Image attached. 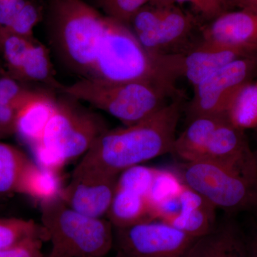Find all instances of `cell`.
Returning <instances> with one entry per match:
<instances>
[{
	"label": "cell",
	"instance_id": "6da1fadb",
	"mask_svg": "<svg viewBox=\"0 0 257 257\" xmlns=\"http://www.w3.org/2000/svg\"><path fill=\"white\" fill-rule=\"evenodd\" d=\"M183 106L184 96H179L136 124L107 128L83 156L72 177H118L130 167L171 153Z\"/></svg>",
	"mask_w": 257,
	"mask_h": 257
},
{
	"label": "cell",
	"instance_id": "7a4b0ae2",
	"mask_svg": "<svg viewBox=\"0 0 257 257\" xmlns=\"http://www.w3.org/2000/svg\"><path fill=\"white\" fill-rule=\"evenodd\" d=\"M87 78L112 82H150L178 89L169 55L148 52L130 27L108 17Z\"/></svg>",
	"mask_w": 257,
	"mask_h": 257
},
{
	"label": "cell",
	"instance_id": "3957f363",
	"mask_svg": "<svg viewBox=\"0 0 257 257\" xmlns=\"http://www.w3.org/2000/svg\"><path fill=\"white\" fill-rule=\"evenodd\" d=\"M61 92L114 116L124 126L150 117L170 101L183 96L179 89L150 82H112L83 78Z\"/></svg>",
	"mask_w": 257,
	"mask_h": 257
},
{
	"label": "cell",
	"instance_id": "277c9868",
	"mask_svg": "<svg viewBox=\"0 0 257 257\" xmlns=\"http://www.w3.org/2000/svg\"><path fill=\"white\" fill-rule=\"evenodd\" d=\"M105 22L82 0H53L52 43L64 63L84 78L92 72Z\"/></svg>",
	"mask_w": 257,
	"mask_h": 257
},
{
	"label": "cell",
	"instance_id": "5b68a950",
	"mask_svg": "<svg viewBox=\"0 0 257 257\" xmlns=\"http://www.w3.org/2000/svg\"><path fill=\"white\" fill-rule=\"evenodd\" d=\"M42 225L57 257H106L114 246V227L106 219L84 215L56 199L42 204Z\"/></svg>",
	"mask_w": 257,
	"mask_h": 257
},
{
	"label": "cell",
	"instance_id": "8992f818",
	"mask_svg": "<svg viewBox=\"0 0 257 257\" xmlns=\"http://www.w3.org/2000/svg\"><path fill=\"white\" fill-rule=\"evenodd\" d=\"M180 175L184 185L229 215L257 211V175L207 161L183 162Z\"/></svg>",
	"mask_w": 257,
	"mask_h": 257
},
{
	"label": "cell",
	"instance_id": "52a82bcc",
	"mask_svg": "<svg viewBox=\"0 0 257 257\" xmlns=\"http://www.w3.org/2000/svg\"><path fill=\"white\" fill-rule=\"evenodd\" d=\"M67 97L69 99H57L41 143L69 162L84 156L96 139L108 128L100 116L80 107L74 103L75 99Z\"/></svg>",
	"mask_w": 257,
	"mask_h": 257
},
{
	"label": "cell",
	"instance_id": "ba28073f",
	"mask_svg": "<svg viewBox=\"0 0 257 257\" xmlns=\"http://www.w3.org/2000/svg\"><path fill=\"white\" fill-rule=\"evenodd\" d=\"M256 74L257 53L237 59L216 71L194 87V95L185 108L187 122L200 116H226L234 96Z\"/></svg>",
	"mask_w": 257,
	"mask_h": 257
},
{
	"label": "cell",
	"instance_id": "9c48e42d",
	"mask_svg": "<svg viewBox=\"0 0 257 257\" xmlns=\"http://www.w3.org/2000/svg\"><path fill=\"white\" fill-rule=\"evenodd\" d=\"M196 238L162 221L114 228V245L133 257H187Z\"/></svg>",
	"mask_w": 257,
	"mask_h": 257
},
{
	"label": "cell",
	"instance_id": "30bf717a",
	"mask_svg": "<svg viewBox=\"0 0 257 257\" xmlns=\"http://www.w3.org/2000/svg\"><path fill=\"white\" fill-rule=\"evenodd\" d=\"M256 53L257 49L221 46L200 38L187 50L172 56L177 79L183 77L194 87L230 62Z\"/></svg>",
	"mask_w": 257,
	"mask_h": 257
},
{
	"label": "cell",
	"instance_id": "8fae6325",
	"mask_svg": "<svg viewBox=\"0 0 257 257\" xmlns=\"http://www.w3.org/2000/svg\"><path fill=\"white\" fill-rule=\"evenodd\" d=\"M197 25V19L194 15L174 5L167 8L156 26L135 36L145 49L152 54L179 53L199 40L189 41Z\"/></svg>",
	"mask_w": 257,
	"mask_h": 257
},
{
	"label": "cell",
	"instance_id": "7c38bea8",
	"mask_svg": "<svg viewBox=\"0 0 257 257\" xmlns=\"http://www.w3.org/2000/svg\"><path fill=\"white\" fill-rule=\"evenodd\" d=\"M221 166L250 175H257V167L244 130L229 119L219 126L206 145L202 158Z\"/></svg>",
	"mask_w": 257,
	"mask_h": 257
},
{
	"label": "cell",
	"instance_id": "4fadbf2b",
	"mask_svg": "<svg viewBox=\"0 0 257 257\" xmlns=\"http://www.w3.org/2000/svg\"><path fill=\"white\" fill-rule=\"evenodd\" d=\"M118 177H72L70 183L62 191L61 199L71 209L84 215L102 218L110 207Z\"/></svg>",
	"mask_w": 257,
	"mask_h": 257
},
{
	"label": "cell",
	"instance_id": "5bb4252c",
	"mask_svg": "<svg viewBox=\"0 0 257 257\" xmlns=\"http://www.w3.org/2000/svg\"><path fill=\"white\" fill-rule=\"evenodd\" d=\"M200 38L221 46L257 49V12L229 10L201 27Z\"/></svg>",
	"mask_w": 257,
	"mask_h": 257
},
{
	"label": "cell",
	"instance_id": "9a60e30c",
	"mask_svg": "<svg viewBox=\"0 0 257 257\" xmlns=\"http://www.w3.org/2000/svg\"><path fill=\"white\" fill-rule=\"evenodd\" d=\"M187 257H251L247 235L232 219L216 222L210 232L198 238Z\"/></svg>",
	"mask_w": 257,
	"mask_h": 257
},
{
	"label": "cell",
	"instance_id": "2e32d148",
	"mask_svg": "<svg viewBox=\"0 0 257 257\" xmlns=\"http://www.w3.org/2000/svg\"><path fill=\"white\" fill-rule=\"evenodd\" d=\"M178 200L179 211L166 223L196 239L210 232L216 224V208L185 185Z\"/></svg>",
	"mask_w": 257,
	"mask_h": 257
},
{
	"label": "cell",
	"instance_id": "e0dca14e",
	"mask_svg": "<svg viewBox=\"0 0 257 257\" xmlns=\"http://www.w3.org/2000/svg\"><path fill=\"white\" fill-rule=\"evenodd\" d=\"M56 104L57 99L50 94L32 90L19 108L15 133L30 147L41 142Z\"/></svg>",
	"mask_w": 257,
	"mask_h": 257
},
{
	"label": "cell",
	"instance_id": "ac0fdd59",
	"mask_svg": "<svg viewBox=\"0 0 257 257\" xmlns=\"http://www.w3.org/2000/svg\"><path fill=\"white\" fill-rule=\"evenodd\" d=\"M227 119L225 116H206L191 120L185 130L176 138L170 154L183 162L201 160L211 135Z\"/></svg>",
	"mask_w": 257,
	"mask_h": 257
},
{
	"label": "cell",
	"instance_id": "d6986e66",
	"mask_svg": "<svg viewBox=\"0 0 257 257\" xmlns=\"http://www.w3.org/2000/svg\"><path fill=\"white\" fill-rule=\"evenodd\" d=\"M106 216L114 228L128 227L156 220L148 197L119 187H116Z\"/></svg>",
	"mask_w": 257,
	"mask_h": 257
},
{
	"label": "cell",
	"instance_id": "ffe728a7",
	"mask_svg": "<svg viewBox=\"0 0 257 257\" xmlns=\"http://www.w3.org/2000/svg\"><path fill=\"white\" fill-rule=\"evenodd\" d=\"M62 191L60 172L45 170L31 161L21 176L16 193L29 196L42 204L60 199Z\"/></svg>",
	"mask_w": 257,
	"mask_h": 257
},
{
	"label": "cell",
	"instance_id": "44dd1931",
	"mask_svg": "<svg viewBox=\"0 0 257 257\" xmlns=\"http://www.w3.org/2000/svg\"><path fill=\"white\" fill-rule=\"evenodd\" d=\"M32 91L10 76L0 78V139L15 133L19 108Z\"/></svg>",
	"mask_w": 257,
	"mask_h": 257
},
{
	"label": "cell",
	"instance_id": "7402d4cb",
	"mask_svg": "<svg viewBox=\"0 0 257 257\" xmlns=\"http://www.w3.org/2000/svg\"><path fill=\"white\" fill-rule=\"evenodd\" d=\"M19 81L42 83L60 90L64 86L56 78L48 49L36 40L24 62Z\"/></svg>",
	"mask_w": 257,
	"mask_h": 257
},
{
	"label": "cell",
	"instance_id": "603a6c76",
	"mask_svg": "<svg viewBox=\"0 0 257 257\" xmlns=\"http://www.w3.org/2000/svg\"><path fill=\"white\" fill-rule=\"evenodd\" d=\"M31 161L17 147L0 142V196L16 193L21 176Z\"/></svg>",
	"mask_w": 257,
	"mask_h": 257
},
{
	"label": "cell",
	"instance_id": "cb8c5ba5",
	"mask_svg": "<svg viewBox=\"0 0 257 257\" xmlns=\"http://www.w3.org/2000/svg\"><path fill=\"white\" fill-rule=\"evenodd\" d=\"M226 116L233 124L242 130L257 128V82L250 81L239 89Z\"/></svg>",
	"mask_w": 257,
	"mask_h": 257
},
{
	"label": "cell",
	"instance_id": "d4e9b609",
	"mask_svg": "<svg viewBox=\"0 0 257 257\" xmlns=\"http://www.w3.org/2000/svg\"><path fill=\"white\" fill-rule=\"evenodd\" d=\"M31 238L49 241L46 229L35 221L20 218L0 219V251Z\"/></svg>",
	"mask_w": 257,
	"mask_h": 257
},
{
	"label": "cell",
	"instance_id": "484cf974",
	"mask_svg": "<svg viewBox=\"0 0 257 257\" xmlns=\"http://www.w3.org/2000/svg\"><path fill=\"white\" fill-rule=\"evenodd\" d=\"M35 39H29L2 29L1 51L8 75L19 81L24 62Z\"/></svg>",
	"mask_w": 257,
	"mask_h": 257
},
{
	"label": "cell",
	"instance_id": "4316f807",
	"mask_svg": "<svg viewBox=\"0 0 257 257\" xmlns=\"http://www.w3.org/2000/svg\"><path fill=\"white\" fill-rule=\"evenodd\" d=\"M157 171L143 166L130 167L120 174L116 187L128 189L149 197Z\"/></svg>",
	"mask_w": 257,
	"mask_h": 257
},
{
	"label": "cell",
	"instance_id": "83f0119b",
	"mask_svg": "<svg viewBox=\"0 0 257 257\" xmlns=\"http://www.w3.org/2000/svg\"><path fill=\"white\" fill-rule=\"evenodd\" d=\"M149 1L150 0H97V3L106 13V17L128 27L135 13L148 4Z\"/></svg>",
	"mask_w": 257,
	"mask_h": 257
},
{
	"label": "cell",
	"instance_id": "f1b7e54d",
	"mask_svg": "<svg viewBox=\"0 0 257 257\" xmlns=\"http://www.w3.org/2000/svg\"><path fill=\"white\" fill-rule=\"evenodd\" d=\"M40 18L41 11L40 8L28 1L11 25L3 30L20 36L34 39V28L40 22Z\"/></svg>",
	"mask_w": 257,
	"mask_h": 257
},
{
	"label": "cell",
	"instance_id": "f546056e",
	"mask_svg": "<svg viewBox=\"0 0 257 257\" xmlns=\"http://www.w3.org/2000/svg\"><path fill=\"white\" fill-rule=\"evenodd\" d=\"M34 162L42 168L60 172L67 163L57 152L45 146L41 142L31 146Z\"/></svg>",
	"mask_w": 257,
	"mask_h": 257
},
{
	"label": "cell",
	"instance_id": "4dcf8cb0",
	"mask_svg": "<svg viewBox=\"0 0 257 257\" xmlns=\"http://www.w3.org/2000/svg\"><path fill=\"white\" fill-rule=\"evenodd\" d=\"M190 4L194 11L207 23L230 10L226 0H191Z\"/></svg>",
	"mask_w": 257,
	"mask_h": 257
},
{
	"label": "cell",
	"instance_id": "1f68e13d",
	"mask_svg": "<svg viewBox=\"0 0 257 257\" xmlns=\"http://www.w3.org/2000/svg\"><path fill=\"white\" fill-rule=\"evenodd\" d=\"M44 240L31 238L0 251V257H45L42 251Z\"/></svg>",
	"mask_w": 257,
	"mask_h": 257
},
{
	"label": "cell",
	"instance_id": "d6a6232c",
	"mask_svg": "<svg viewBox=\"0 0 257 257\" xmlns=\"http://www.w3.org/2000/svg\"><path fill=\"white\" fill-rule=\"evenodd\" d=\"M27 2V0H0V28H8Z\"/></svg>",
	"mask_w": 257,
	"mask_h": 257
},
{
	"label": "cell",
	"instance_id": "836d02e7",
	"mask_svg": "<svg viewBox=\"0 0 257 257\" xmlns=\"http://www.w3.org/2000/svg\"><path fill=\"white\" fill-rule=\"evenodd\" d=\"M247 235L248 245L251 257H257V211H255V219L252 229Z\"/></svg>",
	"mask_w": 257,
	"mask_h": 257
},
{
	"label": "cell",
	"instance_id": "e575fe53",
	"mask_svg": "<svg viewBox=\"0 0 257 257\" xmlns=\"http://www.w3.org/2000/svg\"><path fill=\"white\" fill-rule=\"evenodd\" d=\"M230 8H238L239 10H249L257 12V0H226Z\"/></svg>",
	"mask_w": 257,
	"mask_h": 257
},
{
	"label": "cell",
	"instance_id": "d590c367",
	"mask_svg": "<svg viewBox=\"0 0 257 257\" xmlns=\"http://www.w3.org/2000/svg\"><path fill=\"white\" fill-rule=\"evenodd\" d=\"M148 4L158 8H170L176 5L175 0H150Z\"/></svg>",
	"mask_w": 257,
	"mask_h": 257
},
{
	"label": "cell",
	"instance_id": "8d00e7d4",
	"mask_svg": "<svg viewBox=\"0 0 257 257\" xmlns=\"http://www.w3.org/2000/svg\"><path fill=\"white\" fill-rule=\"evenodd\" d=\"M5 76L8 75V72H7L6 68H5V64L3 63L1 60H0V77H5Z\"/></svg>",
	"mask_w": 257,
	"mask_h": 257
},
{
	"label": "cell",
	"instance_id": "74e56055",
	"mask_svg": "<svg viewBox=\"0 0 257 257\" xmlns=\"http://www.w3.org/2000/svg\"><path fill=\"white\" fill-rule=\"evenodd\" d=\"M112 257H133L128 255V253L124 252V251H121V250H116V254Z\"/></svg>",
	"mask_w": 257,
	"mask_h": 257
},
{
	"label": "cell",
	"instance_id": "f35d334b",
	"mask_svg": "<svg viewBox=\"0 0 257 257\" xmlns=\"http://www.w3.org/2000/svg\"><path fill=\"white\" fill-rule=\"evenodd\" d=\"M255 140H256V147H255L254 150H252V151L253 158H254L255 164H256V166L257 167V128L256 132V136H255Z\"/></svg>",
	"mask_w": 257,
	"mask_h": 257
},
{
	"label": "cell",
	"instance_id": "ab89813d",
	"mask_svg": "<svg viewBox=\"0 0 257 257\" xmlns=\"http://www.w3.org/2000/svg\"><path fill=\"white\" fill-rule=\"evenodd\" d=\"M2 28H0V51H1Z\"/></svg>",
	"mask_w": 257,
	"mask_h": 257
},
{
	"label": "cell",
	"instance_id": "60d3db41",
	"mask_svg": "<svg viewBox=\"0 0 257 257\" xmlns=\"http://www.w3.org/2000/svg\"><path fill=\"white\" fill-rule=\"evenodd\" d=\"M46 257H57V256H53V255L52 254H51V253H49L48 255H47V256Z\"/></svg>",
	"mask_w": 257,
	"mask_h": 257
}]
</instances>
